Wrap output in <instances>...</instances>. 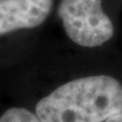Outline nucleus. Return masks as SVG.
<instances>
[{
	"mask_svg": "<svg viewBox=\"0 0 122 122\" xmlns=\"http://www.w3.org/2000/svg\"><path fill=\"white\" fill-rule=\"evenodd\" d=\"M122 112V85L109 75L68 81L38 102L43 122H105Z\"/></svg>",
	"mask_w": 122,
	"mask_h": 122,
	"instance_id": "1",
	"label": "nucleus"
},
{
	"mask_svg": "<svg viewBox=\"0 0 122 122\" xmlns=\"http://www.w3.org/2000/svg\"><path fill=\"white\" fill-rule=\"evenodd\" d=\"M58 14L67 36L82 47L101 46L114 34L112 21L102 9V0H61Z\"/></svg>",
	"mask_w": 122,
	"mask_h": 122,
	"instance_id": "2",
	"label": "nucleus"
},
{
	"mask_svg": "<svg viewBox=\"0 0 122 122\" xmlns=\"http://www.w3.org/2000/svg\"><path fill=\"white\" fill-rule=\"evenodd\" d=\"M52 4L53 0H0V35L40 25Z\"/></svg>",
	"mask_w": 122,
	"mask_h": 122,
	"instance_id": "3",
	"label": "nucleus"
},
{
	"mask_svg": "<svg viewBox=\"0 0 122 122\" xmlns=\"http://www.w3.org/2000/svg\"><path fill=\"white\" fill-rule=\"evenodd\" d=\"M0 122H43L37 114L25 108H10L0 116Z\"/></svg>",
	"mask_w": 122,
	"mask_h": 122,
	"instance_id": "4",
	"label": "nucleus"
},
{
	"mask_svg": "<svg viewBox=\"0 0 122 122\" xmlns=\"http://www.w3.org/2000/svg\"><path fill=\"white\" fill-rule=\"evenodd\" d=\"M105 122H122V112L113 115L112 117H110L109 119H107Z\"/></svg>",
	"mask_w": 122,
	"mask_h": 122,
	"instance_id": "5",
	"label": "nucleus"
}]
</instances>
